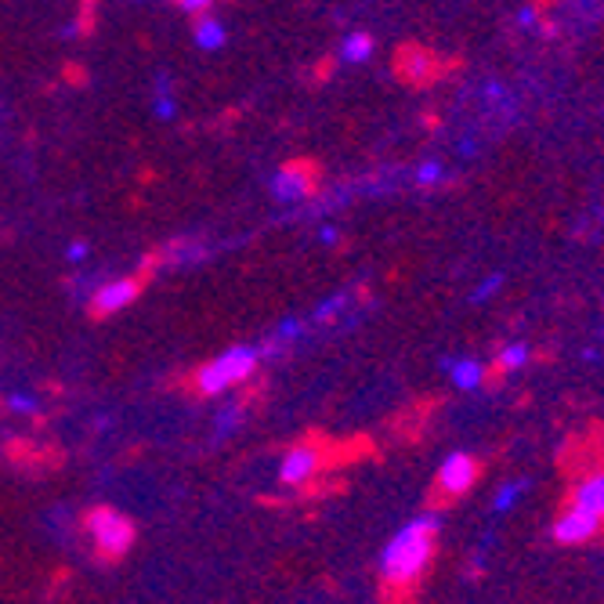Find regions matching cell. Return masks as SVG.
<instances>
[{
  "mask_svg": "<svg viewBox=\"0 0 604 604\" xmlns=\"http://www.w3.org/2000/svg\"><path fill=\"white\" fill-rule=\"evenodd\" d=\"M445 177V166L438 163V159H423L416 170H412V181L420 184V188H430V184H438Z\"/></svg>",
  "mask_w": 604,
  "mask_h": 604,
  "instance_id": "obj_15",
  "label": "cell"
},
{
  "mask_svg": "<svg viewBox=\"0 0 604 604\" xmlns=\"http://www.w3.org/2000/svg\"><path fill=\"white\" fill-rule=\"evenodd\" d=\"M170 4H177V7L188 11V14H206V11H210V0H170Z\"/></svg>",
  "mask_w": 604,
  "mask_h": 604,
  "instance_id": "obj_25",
  "label": "cell"
},
{
  "mask_svg": "<svg viewBox=\"0 0 604 604\" xmlns=\"http://www.w3.org/2000/svg\"><path fill=\"white\" fill-rule=\"evenodd\" d=\"M438 365L448 373V380H452L459 391H474V387H481V380H485V365H481L477 358H441Z\"/></svg>",
  "mask_w": 604,
  "mask_h": 604,
  "instance_id": "obj_9",
  "label": "cell"
},
{
  "mask_svg": "<svg viewBox=\"0 0 604 604\" xmlns=\"http://www.w3.org/2000/svg\"><path fill=\"white\" fill-rule=\"evenodd\" d=\"M4 405H7L11 412L29 416V412H36V409H40V398H36V394H29V391H11V394L4 398Z\"/></svg>",
  "mask_w": 604,
  "mask_h": 604,
  "instance_id": "obj_17",
  "label": "cell"
},
{
  "mask_svg": "<svg viewBox=\"0 0 604 604\" xmlns=\"http://www.w3.org/2000/svg\"><path fill=\"white\" fill-rule=\"evenodd\" d=\"M597 528H600V517L571 503V506L553 521V539L564 543V546H582V543H590V539L597 535Z\"/></svg>",
  "mask_w": 604,
  "mask_h": 604,
  "instance_id": "obj_6",
  "label": "cell"
},
{
  "mask_svg": "<svg viewBox=\"0 0 604 604\" xmlns=\"http://www.w3.org/2000/svg\"><path fill=\"white\" fill-rule=\"evenodd\" d=\"M152 112H156V119H174L177 116V98L170 90H159L152 98Z\"/></svg>",
  "mask_w": 604,
  "mask_h": 604,
  "instance_id": "obj_19",
  "label": "cell"
},
{
  "mask_svg": "<svg viewBox=\"0 0 604 604\" xmlns=\"http://www.w3.org/2000/svg\"><path fill=\"white\" fill-rule=\"evenodd\" d=\"M130 4H141V0H130Z\"/></svg>",
  "mask_w": 604,
  "mask_h": 604,
  "instance_id": "obj_28",
  "label": "cell"
},
{
  "mask_svg": "<svg viewBox=\"0 0 604 604\" xmlns=\"http://www.w3.org/2000/svg\"><path fill=\"white\" fill-rule=\"evenodd\" d=\"M257 365H260V351H257L253 344H231V347H224L221 354H213L206 365L195 369V391L206 394V398L224 394V391H231L235 383L250 380V376L257 373Z\"/></svg>",
  "mask_w": 604,
  "mask_h": 604,
  "instance_id": "obj_2",
  "label": "cell"
},
{
  "mask_svg": "<svg viewBox=\"0 0 604 604\" xmlns=\"http://www.w3.org/2000/svg\"><path fill=\"white\" fill-rule=\"evenodd\" d=\"M571 503H575V506H582V510H590V514H597V517L604 521V474L586 477V481L575 488Z\"/></svg>",
  "mask_w": 604,
  "mask_h": 604,
  "instance_id": "obj_10",
  "label": "cell"
},
{
  "mask_svg": "<svg viewBox=\"0 0 604 604\" xmlns=\"http://www.w3.org/2000/svg\"><path fill=\"white\" fill-rule=\"evenodd\" d=\"M398 69H401V76L412 80V83H423V80L434 76V61H430V54H423V51H405Z\"/></svg>",
  "mask_w": 604,
  "mask_h": 604,
  "instance_id": "obj_14",
  "label": "cell"
},
{
  "mask_svg": "<svg viewBox=\"0 0 604 604\" xmlns=\"http://www.w3.org/2000/svg\"><path fill=\"white\" fill-rule=\"evenodd\" d=\"M318 242H326V246H336V242H340V231H336L333 224H322V228H318Z\"/></svg>",
  "mask_w": 604,
  "mask_h": 604,
  "instance_id": "obj_26",
  "label": "cell"
},
{
  "mask_svg": "<svg viewBox=\"0 0 604 604\" xmlns=\"http://www.w3.org/2000/svg\"><path fill=\"white\" fill-rule=\"evenodd\" d=\"M87 257H90V242L76 239V242H69V246H65V260H69V264H83Z\"/></svg>",
  "mask_w": 604,
  "mask_h": 604,
  "instance_id": "obj_22",
  "label": "cell"
},
{
  "mask_svg": "<svg viewBox=\"0 0 604 604\" xmlns=\"http://www.w3.org/2000/svg\"><path fill=\"white\" fill-rule=\"evenodd\" d=\"M318 467H322V452L315 445H293L278 463V477L282 485H304L307 477H315Z\"/></svg>",
  "mask_w": 604,
  "mask_h": 604,
  "instance_id": "obj_8",
  "label": "cell"
},
{
  "mask_svg": "<svg viewBox=\"0 0 604 604\" xmlns=\"http://www.w3.org/2000/svg\"><path fill=\"white\" fill-rule=\"evenodd\" d=\"M239 420H242V409H239V405H228V409L217 416V434H228L231 427H239Z\"/></svg>",
  "mask_w": 604,
  "mask_h": 604,
  "instance_id": "obj_21",
  "label": "cell"
},
{
  "mask_svg": "<svg viewBox=\"0 0 604 604\" xmlns=\"http://www.w3.org/2000/svg\"><path fill=\"white\" fill-rule=\"evenodd\" d=\"M373 51H376V43H373V36H369V33H347V36H344V43H340V61L362 65V61H369V58H373Z\"/></svg>",
  "mask_w": 604,
  "mask_h": 604,
  "instance_id": "obj_12",
  "label": "cell"
},
{
  "mask_svg": "<svg viewBox=\"0 0 604 604\" xmlns=\"http://www.w3.org/2000/svg\"><path fill=\"white\" fill-rule=\"evenodd\" d=\"M517 25H535V7H521L517 11Z\"/></svg>",
  "mask_w": 604,
  "mask_h": 604,
  "instance_id": "obj_27",
  "label": "cell"
},
{
  "mask_svg": "<svg viewBox=\"0 0 604 604\" xmlns=\"http://www.w3.org/2000/svg\"><path fill=\"white\" fill-rule=\"evenodd\" d=\"M297 336H300V322H297V318H282L278 329H275V340L289 344V340H297Z\"/></svg>",
  "mask_w": 604,
  "mask_h": 604,
  "instance_id": "obj_23",
  "label": "cell"
},
{
  "mask_svg": "<svg viewBox=\"0 0 604 604\" xmlns=\"http://www.w3.org/2000/svg\"><path fill=\"white\" fill-rule=\"evenodd\" d=\"M499 286H503V275H488V278H485V282H481V286L474 289V300L481 304V300H485V297H488L492 289H499Z\"/></svg>",
  "mask_w": 604,
  "mask_h": 604,
  "instance_id": "obj_24",
  "label": "cell"
},
{
  "mask_svg": "<svg viewBox=\"0 0 604 604\" xmlns=\"http://www.w3.org/2000/svg\"><path fill=\"white\" fill-rule=\"evenodd\" d=\"M528 358H532V351L524 344H506L499 351V365L503 369H521V365H528Z\"/></svg>",
  "mask_w": 604,
  "mask_h": 604,
  "instance_id": "obj_16",
  "label": "cell"
},
{
  "mask_svg": "<svg viewBox=\"0 0 604 604\" xmlns=\"http://www.w3.org/2000/svg\"><path fill=\"white\" fill-rule=\"evenodd\" d=\"M206 257V246L203 242H192V239H177V242H170V246H163V260L166 264H195V260H203Z\"/></svg>",
  "mask_w": 604,
  "mask_h": 604,
  "instance_id": "obj_13",
  "label": "cell"
},
{
  "mask_svg": "<svg viewBox=\"0 0 604 604\" xmlns=\"http://www.w3.org/2000/svg\"><path fill=\"white\" fill-rule=\"evenodd\" d=\"M141 293V282L130 278V275H119V278H109V282H98L90 289V315L105 318V315H119L123 307H130Z\"/></svg>",
  "mask_w": 604,
  "mask_h": 604,
  "instance_id": "obj_4",
  "label": "cell"
},
{
  "mask_svg": "<svg viewBox=\"0 0 604 604\" xmlns=\"http://www.w3.org/2000/svg\"><path fill=\"white\" fill-rule=\"evenodd\" d=\"M347 300H351L347 293H336V297H329V300H322V304L315 307V318H318V322H326V318H333V315H336L340 307H347Z\"/></svg>",
  "mask_w": 604,
  "mask_h": 604,
  "instance_id": "obj_20",
  "label": "cell"
},
{
  "mask_svg": "<svg viewBox=\"0 0 604 604\" xmlns=\"http://www.w3.org/2000/svg\"><path fill=\"white\" fill-rule=\"evenodd\" d=\"M311 184H315V177H311V166H304V163H286V166H278V170L268 177L271 199H275V203H286V206L304 203V199L311 195Z\"/></svg>",
  "mask_w": 604,
  "mask_h": 604,
  "instance_id": "obj_5",
  "label": "cell"
},
{
  "mask_svg": "<svg viewBox=\"0 0 604 604\" xmlns=\"http://www.w3.org/2000/svg\"><path fill=\"white\" fill-rule=\"evenodd\" d=\"M477 481V463L470 452H448L438 467V488L445 495H463Z\"/></svg>",
  "mask_w": 604,
  "mask_h": 604,
  "instance_id": "obj_7",
  "label": "cell"
},
{
  "mask_svg": "<svg viewBox=\"0 0 604 604\" xmlns=\"http://www.w3.org/2000/svg\"><path fill=\"white\" fill-rule=\"evenodd\" d=\"M438 524H441L438 514H423V517L409 521L405 528H398L391 535V543L380 553V575L391 586H409V582H416L427 571V564L434 557Z\"/></svg>",
  "mask_w": 604,
  "mask_h": 604,
  "instance_id": "obj_1",
  "label": "cell"
},
{
  "mask_svg": "<svg viewBox=\"0 0 604 604\" xmlns=\"http://www.w3.org/2000/svg\"><path fill=\"white\" fill-rule=\"evenodd\" d=\"M87 532H90L94 546H98L105 557H123V553L134 546V524H130V517H123V514L112 510V506L90 510Z\"/></svg>",
  "mask_w": 604,
  "mask_h": 604,
  "instance_id": "obj_3",
  "label": "cell"
},
{
  "mask_svg": "<svg viewBox=\"0 0 604 604\" xmlns=\"http://www.w3.org/2000/svg\"><path fill=\"white\" fill-rule=\"evenodd\" d=\"M524 485H528V481H506V485L495 492V499H492V510H495V514L510 510V506H514V499L524 492Z\"/></svg>",
  "mask_w": 604,
  "mask_h": 604,
  "instance_id": "obj_18",
  "label": "cell"
},
{
  "mask_svg": "<svg viewBox=\"0 0 604 604\" xmlns=\"http://www.w3.org/2000/svg\"><path fill=\"white\" fill-rule=\"evenodd\" d=\"M224 43H228V29L217 18L199 14V22H195V47L199 51H221Z\"/></svg>",
  "mask_w": 604,
  "mask_h": 604,
  "instance_id": "obj_11",
  "label": "cell"
}]
</instances>
